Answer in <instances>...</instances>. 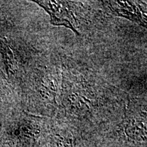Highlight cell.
<instances>
[{
  "mask_svg": "<svg viewBox=\"0 0 147 147\" xmlns=\"http://www.w3.org/2000/svg\"><path fill=\"white\" fill-rule=\"evenodd\" d=\"M0 47H1V51H2V53L3 54V56L5 57V61L7 62V64H8V67H9V69H13L12 67L14 66V58L13 55H12V53H11V51L10 49L7 47L6 45H4L3 42H0Z\"/></svg>",
  "mask_w": 147,
  "mask_h": 147,
  "instance_id": "6da1fadb",
  "label": "cell"
}]
</instances>
